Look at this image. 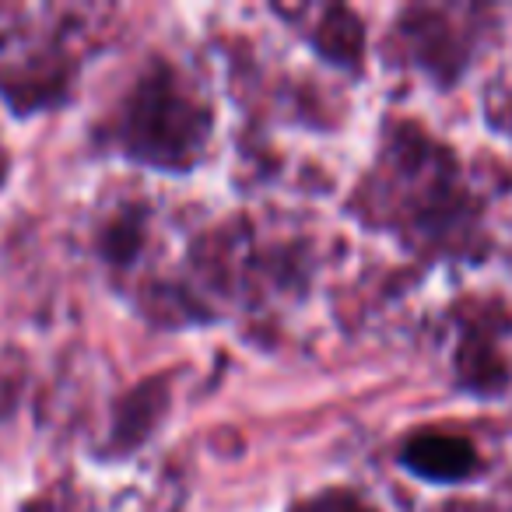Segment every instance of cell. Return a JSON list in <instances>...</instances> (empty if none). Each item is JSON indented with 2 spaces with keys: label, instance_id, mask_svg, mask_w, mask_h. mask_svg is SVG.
Segmentation results:
<instances>
[{
  "label": "cell",
  "instance_id": "6",
  "mask_svg": "<svg viewBox=\"0 0 512 512\" xmlns=\"http://www.w3.org/2000/svg\"><path fill=\"white\" fill-rule=\"evenodd\" d=\"M74 78V64L64 53H32L25 64L0 67V95L18 116H29L43 106L64 102Z\"/></svg>",
  "mask_w": 512,
  "mask_h": 512
},
{
  "label": "cell",
  "instance_id": "7",
  "mask_svg": "<svg viewBox=\"0 0 512 512\" xmlns=\"http://www.w3.org/2000/svg\"><path fill=\"white\" fill-rule=\"evenodd\" d=\"M169 400H172V376H151L144 383H137L134 390L123 393L113 414L109 449L116 456H127L134 449H141L155 435V428L162 425L165 411H169Z\"/></svg>",
  "mask_w": 512,
  "mask_h": 512
},
{
  "label": "cell",
  "instance_id": "5",
  "mask_svg": "<svg viewBox=\"0 0 512 512\" xmlns=\"http://www.w3.org/2000/svg\"><path fill=\"white\" fill-rule=\"evenodd\" d=\"M397 463L421 484L435 488H460L481 477L484 456L477 442L460 428L425 425L414 428L397 449Z\"/></svg>",
  "mask_w": 512,
  "mask_h": 512
},
{
  "label": "cell",
  "instance_id": "9",
  "mask_svg": "<svg viewBox=\"0 0 512 512\" xmlns=\"http://www.w3.org/2000/svg\"><path fill=\"white\" fill-rule=\"evenodd\" d=\"M141 239H144V218H141V211H134V207H130V211H120L116 218H109L106 225H102L99 249H102V256H106L109 264L123 267L137 256Z\"/></svg>",
  "mask_w": 512,
  "mask_h": 512
},
{
  "label": "cell",
  "instance_id": "1",
  "mask_svg": "<svg viewBox=\"0 0 512 512\" xmlns=\"http://www.w3.org/2000/svg\"><path fill=\"white\" fill-rule=\"evenodd\" d=\"M348 207L365 228L390 235L428 264L481 267L495 249L488 197L474 186L460 151L411 116L386 120Z\"/></svg>",
  "mask_w": 512,
  "mask_h": 512
},
{
  "label": "cell",
  "instance_id": "12",
  "mask_svg": "<svg viewBox=\"0 0 512 512\" xmlns=\"http://www.w3.org/2000/svg\"><path fill=\"white\" fill-rule=\"evenodd\" d=\"M22 512H95L85 495H74L71 488H50L46 495L32 498Z\"/></svg>",
  "mask_w": 512,
  "mask_h": 512
},
{
  "label": "cell",
  "instance_id": "4",
  "mask_svg": "<svg viewBox=\"0 0 512 512\" xmlns=\"http://www.w3.org/2000/svg\"><path fill=\"white\" fill-rule=\"evenodd\" d=\"M453 390L477 404L512 397V302L502 292H470L449 306Z\"/></svg>",
  "mask_w": 512,
  "mask_h": 512
},
{
  "label": "cell",
  "instance_id": "3",
  "mask_svg": "<svg viewBox=\"0 0 512 512\" xmlns=\"http://www.w3.org/2000/svg\"><path fill=\"white\" fill-rule=\"evenodd\" d=\"M498 32V15L491 8H442L414 4L393 22V43L404 64H411L439 92H453L467 81L484 46Z\"/></svg>",
  "mask_w": 512,
  "mask_h": 512
},
{
  "label": "cell",
  "instance_id": "13",
  "mask_svg": "<svg viewBox=\"0 0 512 512\" xmlns=\"http://www.w3.org/2000/svg\"><path fill=\"white\" fill-rule=\"evenodd\" d=\"M0 176H4V172H0Z\"/></svg>",
  "mask_w": 512,
  "mask_h": 512
},
{
  "label": "cell",
  "instance_id": "8",
  "mask_svg": "<svg viewBox=\"0 0 512 512\" xmlns=\"http://www.w3.org/2000/svg\"><path fill=\"white\" fill-rule=\"evenodd\" d=\"M309 43L316 46L323 60L344 67V71H362L365 67V25L351 8L337 4V8L323 11Z\"/></svg>",
  "mask_w": 512,
  "mask_h": 512
},
{
  "label": "cell",
  "instance_id": "2",
  "mask_svg": "<svg viewBox=\"0 0 512 512\" xmlns=\"http://www.w3.org/2000/svg\"><path fill=\"white\" fill-rule=\"evenodd\" d=\"M214 134V113L172 60L151 57L102 123V144L137 165L193 172Z\"/></svg>",
  "mask_w": 512,
  "mask_h": 512
},
{
  "label": "cell",
  "instance_id": "11",
  "mask_svg": "<svg viewBox=\"0 0 512 512\" xmlns=\"http://www.w3.org/2000/svg\"><path fill=\"white\" fill-rule=\"evenodd\" d=\"M288 512H379L365 495H358L355 488H323L316 495L295 502Z\"/></svg>",
  "mask_w": 512,
  "mask_h": 512
},
{
  "label": "cell",
  "instance_id": "10",
  "mask_svg": "<svg viewBox=\"0 0 512 512\" xmlns=\"http://www.w3.org/2000/svg\"><path fill=\"white\" fill-rule=\"evenodd\" d=\"M484 127L512 144V71H505L484 92Z\"/></svg>",
  "mask_w": 512,
  "mask_h": 512
}]
</instances>
